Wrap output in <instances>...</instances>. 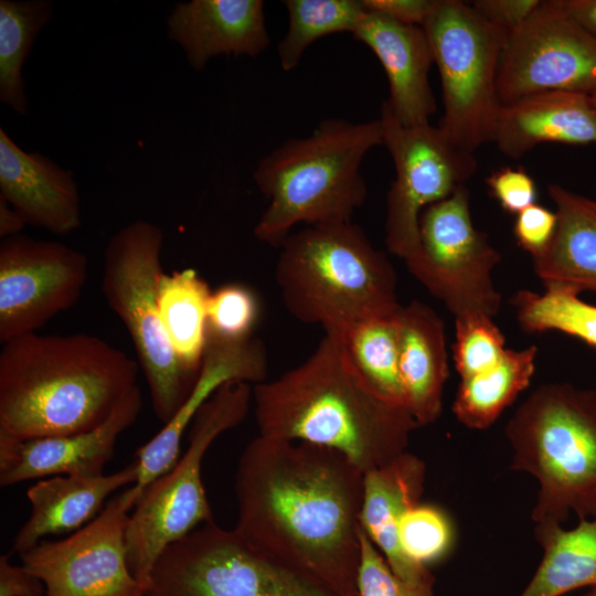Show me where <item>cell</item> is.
Returning a JSON list of instances; mask_svg holds the SVG:
<instances>
[{
	"label": "cell",
	"instance_id": "46",
	"mask_svg": "<svg viewBox=\"0 0 596 596\" xmlns=\"http://www.w3.org/2000/svg\"><path fill=\"white\" fill-rule=\"evenodd\" d=\"M134 596H153L149 593H145V592H138L137 594H135Z\"/></svg>",
	"mask_w": 596,
	"mask_h": 596
},
{
	"label": "cell",
	"instance_id": "25",
	"mask_svg": "<svg viewBox=\"0 0 596 596\" xmlns=\"http://www.w3.org/2000/svg\"><path fill=\"white\" fill-rule=\"evenodd\" d=\"M555 205L557 226L549 247L532 257L535 275L579 292L596 291V200L557 183L547 187Z\"/></svg>",
	"mask_w": 596,
	"mask_h": 596
},
{
	"label": "cell",
	"instance_id": "45",
	"mask_svg": "<svg viewBox=\"0 0 596 596\" xmlns=\"http://www.w3.org/2000/svg\"><path fill=\"white\" fill-rule=\"evenodd\" d=\"M593 106L596 109V91L589 95Z\"/></svg>",
	"mask_w": 596,
	"mask_h": 596
},
{
	"label": "cell",
	"instance_id": "22",
	"mask_svg": "<svg viewBox=\"0 0 596 596\" xmlns=\"http://www.w3.org/2000/svg\"><path fill=\"white\" fill-rule=\"evenodd\" d=\"M519 159L544 142L596 143V109L587 94L554 91L501 106L492 140Z\"/></svg>",
	"mask_w": 596,
	"mask_h": 596
},
{
	"label": "cell",
	"instance_id": "11",
	"mask_svg": "<svg viewBox=\"0 0 596 596\" xmlns=\"http://www.w3.org/2000/svg\"><path fill=\"white\" fill-rule=\"evenodd\" d=\"M380 120L383 146L395 168L386 195L384 242L415 277L422 265V212L466 185L478 163L473 153L456 147L438 127L402 125L384 102Z\"/></svg>",
	"mask_w": 596,
	"mask_h": 596
},
{
	"label": "cell",
	"instance_id": "40",
	"mask_svg": "<svg viewBox=\"0 0 596 596\" xmlns=\"http://www.w3.org/2000/svg\"><path fill=\"white\" fill-rule=\"evenodd\" d=\"M365 10L380 12L397 22L424 26L439 0H362Z\"/></svg>",
	"mask_w": 596,
	"mask_h": 596
},
{
	"label": "cell",
	"instance_id": "6",
	"mask_svg": "<svg viewBox=\"0 0 596 596\" xmlns=\"http://www.w3.org/2000/svg\"><path fill=\"white\" fill-rule=\"evenodd\" d=\"M511 470L539 482L535 526L596 517V392L566 382L538 386L504 429Z\"/></svg>",
	"mask_w": 596,
	"mask_h": 596
},
{
	"label": "cell",
	"instance_id": "13",
	"mask_svg": "<svg viewBox=\"0 0 596 596\" xmlns=\"http://www.w3.org/2000/svg\"><path fill=\"white\" fill-rule=\"evenodd\" d=\"M140 496L134 485L128 486L68 538L43 540L20 554L22 565L44 584L45 596H134L143 592L129 570L126 544L129 517Z\"/></svg>",
	"mask_w": 596,
	"mask_h": 596
},
{
	"label": "cell",
	"instance_id": "38",
	"mask_svg": "<svg viewBox=\"0 0 596 596\" xmlns=\"http://www.w3.org/2000/svg\"><path fill=\"white\" fill-rule=\"evenodd\" d=\"M557 226L555 211L535 203L517 214L513 235L517 244L532 257L541 255L551 244Z\"/></svg>",
	"mask_w": 596,
	"mask_h": 596
},
{
	"label": "cell",
	"instance_id": "2",
	"mask_svg": "<svg viewBox=\"0 0 596 596\" xmlns=\"http://www.w3.org/2000/svg\"><path fill=\"white\" fill-rule=\"evenodd\" d=\"M259 435L339 451L363 473L407 451L418 424L409 409L373 390L338 334L277 379L253 385Z\"/></svg>",
	"mask_w": 596,
	"mask_h": 596
},
{
	"label": "cell",
	"instance_id": "20",
	"mask_svg": "<svg viewBox=\"0 0 596 596\" xmlns=\"http://www.w3.org/2000/svg\"><path fill=\"white\" fill-rule=\"evenodd\" d=\"M425 479V462L408 451L363 476L361 528L394 574L412 585L435 584L428 566L408 558L398 540L400 522L411 508L421 502Z\"/></svg>",
	"mask_w": 596,
	"mask_h": 596
},
{
	"label": "cell",
	"instance_id": "36",
	"mask_svg": "<svg viewBox=\"0 0 596 596\" xmlns=\"http://www.w3.org/2000/svg\"><path fill=\"white\" fill-rule=\"evenodd\" d=\"M356 593L358 596H434V585H412L396 576L361 528Z\"/></svg>",
	"mask_w": 596,
	"mask_h": 596
},
{
	"label": "cell",
	"instance_id": "14",
	"mask_svg": "<svg viewBox=\"0 0 596 596\" xmlns=\"http://www.w3.org/2000/svg\"><path fill=\"white\" fill-rule=\"evenodd\" d=\"M554 91H596V39L574 21L561 0H541L507 36L498 73L501 106Z\"/></svg>",
	"mask_w": 596,
	"mask_h": 596
},
{
	"label": "cell",
	"instance_id": "10",
	"mask_svg": "<svg viewBox=\"0 0 596 596\" xmlns=\"http://www.w3.org/2000/svg\"><path fill=\"white\" fill-rule=\"evenodd\" d=\"M423 29L441 83L444 114L437 127L473 153L494 137L501 109L497 73L508 35L460 0H439Z\"/></svg>",
	"mask_w": 596,
	"mask_h": 596
},
{
	"label": "cell",
	"instance_id": "27",
	"mask_svg": "<svg viewBox=\"0 0 596 596\" xmlns=\"http://www.w3.org/2000/svg\"><path fill=\"white\" fill-rule=\"evenodd\" d=\"M211 295L207 283L193 268L160 278L158 309L163 330L181 363L195 374L207 343Z\"/></svg>",
	"mask_w": 596,
	"mask_h": 596
},
{
	"label": "cell",
	"instance_id": "33",
	"mask_svg": "<svg viewBox=\"0 0 596 596\" xmlns=\"http://www.w3.org/2000/svg\"><path fill=\"white\" fill-rule=\"evenodd\" d=\"M455 539L447 513L433 504L417 503L402 518L398 526L400 545L412 561L428 566L450 551Z\"/></svg>",
	"mask_w": 596,
	"mask_h": 596
},
{
	"label": "cell",
	"instance_id": "29",
	"mask_svg": "<svg viewBox=\"0 0 596 596\" xmlns=\"http://www.w3.org/2000/svg\"><path fill=\"white\" fill-rule=\"evenodd\" d=\"M52 15L50 0L0 1V100L20 115L28 110L23 64Z\"/></svg>",
	"mask_w": 596,
	"mask_h": 596
},
{
	"label": "cell",
	"instance_id": "8",
	"mask_svg": "<svg viewBox=\"0 0 596 596\" xmlns=\"http://www.w3.org/2000/svg\"><path fill=\"white\" fill-rule=\"evenodd\" d=\"M163 238L161 228L146 220L115 233L104 253L102 291L132 340L153 412L166 424L189 396L199 373L181 363L160 320Z\"/></svg>",
	"mask_w": 596,
	"mask_h": 596
},
{
	"label": "cell",
	"instance_id": "18",
	"mask_svg": "<svg viewBox=\"0 0 596 596\" xmlns=\"http://www.w3.org/2000/svg\"><path fill=\"white\" fill-rule=\"evenodd\" d=\"M352 35L382 64L390 86L384 103L396 120L408 127L429 124L436 99L428 79L434 58L425 30L365 10Z\"/></svg>",
	"mask_w": 596,
	"mask_h": 596
},
{
	"label": "cell",
	"instance_id": "17",
	"mask_svg": "<svg viewBox=\"0 0 596 596\" xmlns=\"http://www.w3.org/2000/svg\"><path fill=\"white\" fill-rule=\"evenodd\" d=\"M267 353L262 340L247 337L228 340L207 334V343L196 381L173 417L136 450V489H143L170 470L181 456V440L202 405L225 383L266 381Z\"/></svg>",
	"mask_w": 596,
	"mask_h": 596
},
{
	"label": "cell",
	"instance_id": "12",
	"mask_svg": "<svg viewBox=\"0 0 596 596\" xmlns=\"http://www.w3.org/2000/svg\"><path fill=\"white\" fill-rule=\"evenodd\" d=\"M419 242L422 265L415 278L455 318L499 313L501 295L491 272L502 256L475 227L466 185L422 212Z\"/></svg>",
	"mask_w": 596,
	"mask_h": 596
},
{
	"label": "cell",
	"instance_id": "24",
	"mask_svg": "<svg viewBox=\"0 0 596 596\" xmlns=\"http://www.w3.org/2000/svg\"><path fill=\"white\" fill-rule=\"evenodd\" d=\"M395 321L406 406L418 426L433 424L441 415L449 376L444 321L418 300L401 305Z\"/></svg>",
	"mask_w": 596,
	"mask_h": 596
},
{
	"label": "cell",
	"instance_id": "21",
	"mask_svg": "<svg viewBox=\"0 0 596 596\" xmlns=\"http://www.w3.org/2000/svg\"><path fill=\"white\" fill-rule=\"evenodd\" d=\"M0 196L26 224L57 235L81 224L79 195L74 174L38 152L21 149L0 129Z\"/></svg>",
	"mask_w": 596,
	"mask_h": 596
},
{
	"label": "cell",
	"instance_id": "7",
	"mask_svg": "<svg viewBox=\"0 0 596 596\" xmlns=\"http://www.w3.org/2000/svg\"><path fill=\"white\" fill-rule=\"evenodd\" d=\"M252 401L249 383L223 384L196 413L189 446L175 465L143 489L126 532L128 566L143 592L148 593L150 573L160 554L199 526L213 522L202 462L213 441L245 418Z\"/></svg>",
	"mask_w": 596,
	"mask_h": 596
},
{
	"label": "cell",
	"instance_id": "28",
	"mask_svg": "<svg viewBox=\"0 0 596 596\" xmlns=\"http://www.w3.org/2000/svg\"><path fill=\"white\" fill-rule=\"evenodd\" d=\"M536 345L505 349L498 364L490 370L461 380L453 413L471 429H487L531 383L535 372Z\"/></svg>",
	"mask_w": 596,
	"mask_h": 596
},
{
	"label": "cell",
	"instance_id": "5",
	"mask_svg": "<svg viewBox=\"0 0 596 596\" xmlns=\"http://www.w3.org/2000/svg\"><path fill=\"white\" fill-rule=\"evenodd\" d=\"M275 280L286 310L328 334L397 312V275L352 223L306 225L280 244Z\"/></svg>",
	"mask_w": 596,
	"mask_h": 596
},
{
	"label": "cell",
	"instance_id": "42",
	"mask_svg": "<svg viewBox=\"0 0 596 596\" xmlns=\"http://www.w3.org/2000/svg\"><path fill=\"white\" fill-rule=\"evenodd\" d=\"M564 10L596 39V0H561Z\"/></svg>",
	"mask_w": 596,
	"mask_h": 596
},
{
	"label": "cell",
	"instance_id": "35",
	"mask_svg": "<svg viewBox=\"0 0 596 596\" xmlns=\"http://www.w3.org/2000/svg\"><path fill=\"white\" fill-rule=\"evenodd\" d=\"M257 315V300L247 287L225 285L211 295L207 334L228 340L251 337Z\"/></svg>",
	"mask_w": 596,
	"mask_h": 596
},
{
	"label": "cell",
	"instance_id": "41",
	"mask_svg": "<svg viewBox=\"0 0 596 596\" xmlns=\"http://www.w3.org/2000/svg\"><path fill=\"white\" fill-rule=\"evenodd\" d=\"M0 596H45V587L26 567L11 565L9 556L1 555Z\"/></svg>",
	"mask_w": 596,
	"mask_h": 596
},
{
	"label": "cell",
	"instance_id": "19",
	"mask_svg": "<svg viewBox=\"0 0 596 596\" xmlns=\"http://www.w3.org/2000/svg\"><path fill=\"white\" fill-rule=\"evenodd\" d=\"M167 28L169 39L181 46L195 71L219 55L258 56L270 42L262 0L179 2Z\"/></svg>",
	"mask_w": 596,
	"mask_h": 596
},
{
	"label": "cell",
	"instance_id": "16",
	"mask_svg": "<svg viewBox=\"0 0 596 596\" xmlns=\"http://www.w3.org/2000/svg\"><path fill=\"white\" fill-rule=\"evenodd\" d=\"M141 404L137 385L104 423L91 430L25 440L0 434V485L53 476L104 475L118 437L136 422Z\"/></svg>",
	"mask_w": 596,
	"mask_h": 596
},
{
	"label": "cell",
	"instance_id": "1",
	"mask_svg": "<svg viewBox=\"0 0 596 596\" xmlns=\"http://www.w3.org/2000/svg\"><path fill=\"white\" fill-rule=\"evenodd\" d=\"M363 476L337 450L258 435L235 472V530L341 595L358 596Z\"/></svg>",
	"mask_w": 596,
	"mask_h": 596
},
{
	"label": "cell",
	"instance_id": "39",
	"mask_svg": "<svg viewBox=\"0 0 596 596\" xmlns=\"http://www.w3.org/2000/svg\"><path fill=\"white\" fill-rule=\"evenodd\" d=\"M540 3L541 0H476L470 4L486 21L509 35L531 17Z\"/></svg>",
	"mask_w": 596,
	"mask_h": 596
},
{
	"label": "cell",
	"instance_id": "3",
	"mask_svg": "<svg viewBox=\"0 0 596 596\" xmlns=\"http://www.w3.org/2000/svg\"><path fill=\"white\" fill-rule=\"evenodd\" d=\"M138 370L86 333L12 339L0 352V434L25 440L91 430L138 385Z\"/></svg>",
	"mask_w": 596,
	"mask_h": 596
},
{
	"label": "cell",
	"instance_id": "4",
	"mask_svg": "<svg viewBox=\"0 0 596 596\" xmlns=\"http://www.w3.org/2000/svg\"><path fill=\"white\" fill-rule=\"evenodd\" d=\"M377 146H383L380 118H327L309 136L289 139L262 158L253 178L269 203L254 236L280 246L297 224L351 222L368 194L361 163Z\"/></svg>",
	"mask_w": 596,
	"mask_h": 596
},
{
	"label": "cell",
	"instance_id": "30",
	"mask_svg": "<svg viewBox=\"0 0 596 596\" xmlns=\"http://www.w3.org/2000/svg\"><path fill=\"white\" fill-rule=\"evenodd\" d=\"M538 294L520 289L510 298L520 328L525 333L560 331L596 350V306L579 298L566 284L546 281Z\"/></svg>",
	"mask_w": 596,
	"mask_h": 596
},
{
	"label": "cell",
	"instance_id": "23",
	"mask_svg": "<svg viewBox=\"0 0 596 596\" xmlns=\"http://www.w3.org/2000/svg\"><path fill=\"white\" fill-rule=\"evenodd\" d=\"M136 480L132 461L110 475L53 476L38 481L26 491L31 512L12 541V552L20 555L47 535L79 530L100 513L111 493Z\"/></svg>",
	"mask_w": 596,
	"mask_h": 596
},
{
	"label": "cell",
	"instance_id": "44",
	"mask_svg": "<svg viewBox=\"0 0 596 596\" xmlns=\"http://www.w3.org/2000/svg\"><path fill=\"white\" fill-rule=\"evenodd\" d=\"M581 596H596V586L589 587V590Z\"/></svg>",
	"mask_w": 596,
	"mask_h": 596
},
{
	"label": "cell",
	"instance_id": "9",
	"mask_svg": "<svg viewBox=\"0 0 596 596\" xmlns=\"http://www.w3.org/2000/svg\"><path fill=\"white\" fill-rule=\"evenodd\" d=\"M153 596H343L258 547L235 529L205 523L156 561Z\"/></svg>",
	"mask_w": 596,
	"mask_h": 596
},
{
	"label": "cell",
	"instance_id": "31",
	"mask_svg": "<svg viewBox=\"0 0 596 596\" xmlns=\"http://www.w3.org/2000/svg\"><path fill=\"white\" fill-rule=\"evenodd\" d=\"M338 336L369 385L385 398L406 406L395 315L364 320Z\"/></svg>",
	"mask_w": 596,
	"mask_h": 596
},
{
	"label": "cell",
	"instance_id": "37",
	"mask_svg": "<svg viewBox=\"0 0 596 596\" xmlns=\"http://www.w3.org/2000/svg\"><path fill=\"white\" fill-rule=\"evenodd\" d=\"M490 195L501 209L518 214L536 203L538 189L534 179L522 167H501L486 179Z\"/></svg>",
	"mask_w": 596,
	"mask_h": 596
},
{
	"label": "cell",
	"instance_id": "15",
	"mask_svg": "<svg viewBox=\"0 0 596 596\" xmlns=\"http://www.w3.org/2000/svg\"><path fill=\"white\" fill-rule=\"evenodd\" d=\"M88 276L84 253L19 234L0 244V341L35 332L78 300Z\"/></svg>",
	"mask_w": 596,
	"mask_h": 596
},
{
	"label": "cell",
	"instance_id": "43",
	"mask_svg": "<svg viewBox=\"0 0 596 596\" xmlns=\"http://www.w3.org/2000/svg\"><path fill=\"white\" fill-rule=\"evenodd\" d=\"M25 225L20 213L0 196V237L4 240L19 235Z\"/></svg>",
	"mask_w": 596,
	"mask_h": 596
},
{
	"label": "cell",
	"instance_id": "32",
	"mask_svg": "<svg viewBox=\"0 0 596 596\" xmlns=\"http://www.w3.org/2000/svg\"><path fill=\"white\" fill-rule=\"evenodd\" d=\"M288 29L277 45L283 71L296 68L306 50L317 40L355 30L365 8L362 0H286Z\"/></svg>",
	"mask_w": 596,
	"mask_h": 596
},
{
	"label": "cell",
	"instance_id": "34",
	"mask_svg": "<svg viewBox=\"0 0 596 596\" xmlns=\"http://www.w3.org/2000/svg\"><path fill=\"white\" fill-rule=\"evenodd\" d=\"M503 332L486 315L455 318L453 360L461 380L483 373L505 352Z\"/></svg>",
	"mask_w": 596,
	"mask_h": 596
},
{
	"label": "cell",
	"instance_id": "26",
	"mask_svg": "<svg viewBox=\"0 0 596 596\" xmlns=\"http://www.w3.org/2000/svg\"><path fill=\"white\" fill-rule=\"evenodd\" d=\"M543 556L519 596H562L596 586V517L578 520L575 528L562 524L534 526Z\"/></svg>",
	"mask_w": 596,
	"mask_h": 596
}]
</instances>
